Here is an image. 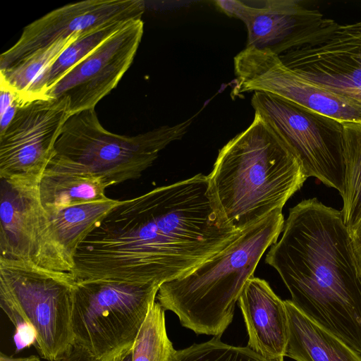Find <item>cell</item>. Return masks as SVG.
Listing matches in <instances>:
<instances>
[{"label": "cell", "instance_id": "603a6c76", "mask_svg": "<svg viewBox=\"0 0 361 361\" xmlns=\"http://www.w3.org/2000/svg\"><path fill=\"white\" fill-rule=\"evenodd\" d=\"M174 351L166 332L165 310L155 301L134 343L133 361H170Z\"/></svg>", "mask_w": 361, "mask_h": 361}, {"label": "cell", "instance_id": "8fae6325", "mask_svg": "<svg viewBox=\"0 0 361 361\" xmlns=\"http://www.w3.org/2000/svg\"><path fill=\"white\" fill-rule=\"evenodd\" d=\"M70 116L66 99L44 97L21 105L0 133V178L40 179Z\"/></svg>", "mask_w": 361, "mask_h": 361}, {"label": "cell", "instance_id": "83f0119b", "mask_svg": "<svg viewBox=\"0 0 361 361\" xmlns=\"http://www.w3.org/2000/svg\"><path fill=\"white\" fill-rule=\"evenodd\" d=\"M133 347L128 348L121 352L116 355L112 361H133Z\"/></svg>", "mask_w": 361, "mask_h": 361}, {"label": "cell", "instance_id": "44dd1931", "mask_svg": "<svg viewBox=\"0 0 361 361\" xmlns=\"http://www.w3.org/2000/svg\"><path fill=\"white\" fill-rule=\"evenodd\" d=\"M128 21L108 23L82 32L63 50L40 77L34 88L33 98L45 97L44 93L49 88Z\"/></svg>", "mask_w": 361, "mask_h": 361}, {"label": "cell", "instance_id": "4316f807", "mask_svg": "<svg viewBox=\"0 0 361 361\" xmlns=\"http://www.w3.org/2000/svg\"><path fill=\"white\" fill-rule=\"evenodd\" d=\"M0 361H40L39 357L35 355H30L25 357H13L4 353L0 355Z\"/></svg>", "mask_w": 361, "mask_h": 361}, {"label": "cell", "instance_id": "9c48e42d", "mask_svg": "<svg viewBox=\"0 0 361 361\" xmlns=\"http://www.w3.org/2000/svg\"><path fill=\"white\" fill-rule=\"evenodd\" d=\"M279 56L304 79L361 107V20L341 25L323 18Z\"/></svg>", "mask_w": 361, "mask_h": 361}, {"label": "cell", "instance_id": "3957f363", "mask_svg": "<svg viewBox=\"0 0 361 361\" xmlns=\"http://www.w3.org/2000/svg\"><path fill=\"white\" fill-rule=\"evenodd\" d=\"M208 177L223 214L240 231L282 209L307 179L288 145L257 114L220 149Z\"/></svg>", "mask_w": 361, "mask_h": 361}, {"label": "cell", "instance_id": "7c38bea8", "mask_svg": "<svg viewBox=\"0 0 361 361\" xmlns=\"http://www.w3.org/2000/svg\"><path fill=\"white\" fill-rule=\"evenodd\" d=\"M143 30L141 18L129 20L49 88L44 96L67 99L71 115L94 109L130 68Z\"/></svg>", "mask_w": 361, "mask_h": 361}, {"label": "cell", "instance_id": "8992f818", "mask_svg": "<svg viewBox=\"0 0 361 361\" xmlns=\"http://www.w3.org/2000/svg\"><path fill=\"white\" fill-rule=\"evenodd\" d=\"M195 116L130 137L106 130L94 109L82 111L65 122L45 171L92 174L108 187L139 178L163 149L182 139Z\"/></svg>", "mask_w": 361, "mask_h": 361}, {"label": "cell", "instance_id": "5bb4252c", "mask_svg": "<svg viewBox=\"0 0 361 361\" xmlns=\"http://www.w3.org/2000/svg\"><path fill=\"white\" fill-rule=\"evenodd\" d=\"M39 180L0 178V259L34 263L49 224Z\"/></svg>", "mask_w": 361, "mask_h": 361}, {"label": "cell", "instance_id": "d6986e66", "mask_svg": "<svg viewBox=\"0 0 361 361\" xmlns=\"http://www.w3.org/2000/svg\"><path fill=\"white\" fill-rule=\"evenodd\" d=\"M106 188L100 177L82 173L44 171L39 182L40 200L47 214L105 200Z\"/></svg>", "mask_w": 361, "mask_h": 361}, {"label": "cell", "instance_id": "cb8c5ba5", "mask_svg": "<svg viewBox=\"0 0 361 361\" xmlns=\"http://www.w3.org/2000/svg\"><path fill=\"white\" fill-rule=\"evenodd\" d=\"M220 338L214 336L208 341L175 350L170 361H283L267 358L248 345L226 344Z\"/></svg>", "mask_w": 361, "mask_h": 361}, {"label": "cell", "instance_id": "484cf974", "mask_svg": "<svg viewBox=\"0 0 361 361\" xmlns=\"http://www.w3.org/2000/svg\"><path fill=\"white\" fill-rule=\"evenodd\" d=\"M349 232L355 252L361 265V220Z\"/></svg>", "mask_w": 361, "mask_h": 361}, {"label": "cell", "instance_id": "30bf717a", "mask_svg": "<svg viewBox=\"0 0 361 361\" xmlns=\"http://www.w3.org/2000/svg\"><path fill=\"white\" fill-rule=\"evenodd\" d=\"M234 70L233 97L264 92L341 123H361L360 106L304 79L269 51L246 47L234 57Z\"/></svg>", "mask_w": 361, "mask_h": 361}, {"label": "cell", "instance_id": "ac0fdd59", "mask_svg": "<svg viewBox=\"0 0 361 361\" xmlns=\"http://www.w3.org/2000/svg\"><path fill=\"white\" fill-rule=\"evenodd\" d=\"M288 338L285 357L296 361H361V353L302 314L290 300H284Z\"/></svg>", "mask_w": 361, "mask_h": 361}, {"label": "cell", "instance_id": "e0dca14e", "mask_svg": "<svg viewBox=\"0 0 361 361\" xmlns=\"http://www.w3.org/2000/svg\"><path fill=\"white\" fill-rule=\"evenodd\" d=\"M248 333V346L261 355L283 360L288 320L282 300L264 279L252 276L238 300Z\"/></svg>", "mask_w": 361, "mask_h": 361}, {"label": "cell", "instance_id": "ffe728a7", "mask_svg": "<svg viewBox=\"0 0 361 361\" xmlns=\"http://www.w3.org/2000/svg\"><path fill=\"white\" fill-rule=\"evenodd\" d=\"M345 179L343 192V219L348 230L361 220V123H343Z\"/></svg>", "mask_w": 361, "mask_h": 361}, {"label": "cell", "instance_id": "6da1fadb", "mask_svg": "<svg viewBox=\"0 0 361 361\" xmlns=\"http://www.w3.org/2000/svg\"><path fill=\"white\" fill-rule=\"evenodd\" d=\"M209 177L198 173L119 202L80 244L78 281L159 285L180 278L238 238Z\"/></svg>", "mask_w": 361, "mask_h": 361}, {"label": "cell", "instance_id": "4fadbf2b", "mask_svg": "<svg viewBox=\"0 0 361 361\" xmlns=\"http://www.w3.org/2000/svg\"><path fill=\"white\" fill-rule=\"evenodd\" d=\"M141 0H87L55 9L24 27L18 40L0 56V70L8 68L60 39L108 23L141 18Z\"/></svg>", "mask_w": 361, "mask_h": 361}, {"label": "cell", "instance_id": "7a4b0ae2", "mask_svg": "<svg viewBox=\"0 0 361 361\" xmlns=\"http://www.w3.org/2000/svg\"><path fill=\"white\" fill-rule=\"evenodd\" d=\"M265 262L302 314L361 353V265L341 211L317 198L290 208Z\"/></svg>", "mask_w": 361, "mask_h": 361}, {"label": "cell", "instance_id": "277c9868", "mask_svg": "<svg viewBox=\"0 0 361 361\" xmlns=\"http://www.w3.org/2000/svg\"><path fill=\"white\" fill-rule=\"evenodd\" d=\"M284 222L282 209H277L244 229L232 244L189 274L162 283L158 302L195 334L221 337L233 321L246 282L277 241Z\"/></svg>", "mask_w": 361, "mask_h": 361}, {"label": "cell", "instance_id": "9a60e30c", "mask_svg": "<svg viewBox=\"0 0 361 361\" xmlns=\"http://www.w3.org/2000/svg\"><path fill=\"white\" fill-rule=\"evenodd\" d=\"M227 16L243 21L247 32L246 47L281 55L290 49L301 35L324 17L295 0H268L260 7L237 0H217Z\"/></svg>", "mask_w": 361, "mask_h": 361}, {"label": "cell", "instance_id": "7402d4cb", "mask_svg": "<svg viewBox=\"0 0 361 361\" xmlns=\"http://www.w3.org/2000/svg\"><path fill=\"white\" fill-rule=\"evenodd\" d=\"M82 32H83L60 39L36 51L12 66L0 70V83L13 90L25 102L35 99L33 90L40 77L63 50Z\"/></svg>", "mask_w": 361, "mask_h": 361}, {"label": "cell", "instance_id": "ba28073f", "mask_svg": "<svg viewBox=\"0 0 361 361\" xmlns=\"http://www.w3.org/2000/svg\"><path fill=\"white\" fill-rule=\"evenodd\" d=\"M251 105L288 145L307 178L343 192V123L264 92H253Z\"/></svg>", "mask_w": 361, "mask_h": 361}, {"label": "cell", "instance_id": "5b68a950", "mask_svg": "<svg viewBox=\"0 0 361 361\" xmlns=\"http://www.w3.org/2000/svg\"><path fill=\"white\" fill-rule=\"evenodd\" d=\"M75 283L68 272L0 259V305L15 326L16 350L34 345L41 357L54 361L71 349Z\"/></svg>", "mask_w": 361, "mask_h": 361}, {"label": "cell", "instance_id": "d4e9b609", "mask_svg": "<svg viewBox=\"0 0 361 361\" xmlns=\"http://www.w3.org/2000/svg\"><path fill=\"white\" fill-rule=\"evenodd\" d=\"M54 361H99L90 352L80 345L74 344L65 355Z\"/></svg>", "mask_w": 361, "mask_h": 361}, {"label": "cell", "instance_id": "2e32d148", "mask_svg": "<svg viewBox=\"0 0 361 361\" xmlns=\"http://www.w3.org/2000/svg\"><path fill=\"white\" fill-rule=\"evenodd\" d=\"M119 200H105L71 206L47 214L49 224L34 264L71 273L80 244Z\"/></svg>", "mask_w": 361, "mask_h": 361}, {"label": "cell", "instance_id": "52a82bcc", "mask_svg": "<svg viewBox=\"0 0 361 361\" xmlns=\"http://www.w3.org/2000/svg\"><path fill=\"white\" fill-rule=\"evenodd\" d=\"M160 285L112 280L76 281L71 327L74 344L99 361L133 347Z\"/></svg>", "mask_w": 361, "mask_h": 361}]
</instances>
